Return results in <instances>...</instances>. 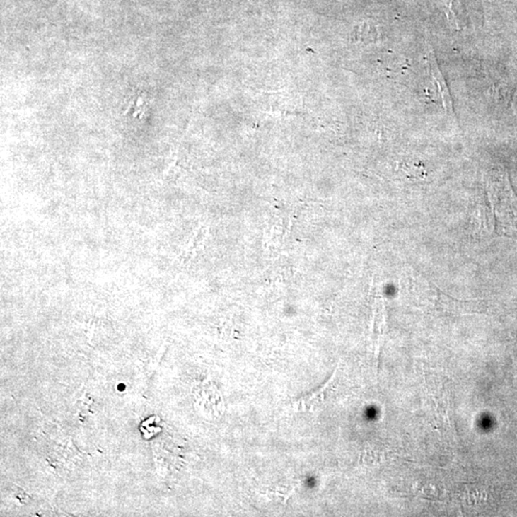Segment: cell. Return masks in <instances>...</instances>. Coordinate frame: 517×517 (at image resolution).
<instances>
[{
	"instance_id": "3",
	"label": "cell",
	"mask_w": 517,
	"mask_h": 517,
	"mask_svg": "<svg viewBox=\"0 0 517 517\" xmlns=\"http://www.w3.org/2000/svg\"><path fill=\"white\" fill-rule=\"evenodd\" d=\"M335 373H332V378H330L329 381L324 384L320 389H318L315 393L310 394L308 396L303 397L302 400V408L303 409H313L316 405H319L324 400L325 394H326V390L329 388L330 384L334 381Z\"/></svg>"
},
{
	"instance_id": "2",
	"label": "cell",
	"mask_w": 517,
	"mask_h": 517,
	"mask_svg": "<svg viewBox=\"0 0 517 517\" xmlns=\"http://www.w3.org/2000/svg\"><path fill=\"white\" fill-rule=\"evenodd\" d=\"M427 61L429 62L430 71H431L433 80H434L436 85L438 86V93L442 97L443 108H445L446 112L449 116H454L453 101H452L445 78H443L442 71H441L440 67H438L434 51H433L431 46L429 45H427Z\"/></svg>"
},
{
	"instance_id": "1",
	"label": "cell",
	"mask_w": 517,
	"mask_h": 517,
	"mask_svg": "<svg viewBox=\"0 0 517 517\" xmlns=\"http://www.w3.org/2000/svg\"><path fill=\"white\" fill-rule=\"evenodd\" d=\"M487 193L489 205L488 216L492 219V232L517 235V199L505 172H497L487 178Z\"/></svg>"
}]
</instances>
